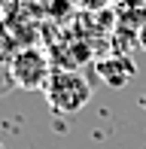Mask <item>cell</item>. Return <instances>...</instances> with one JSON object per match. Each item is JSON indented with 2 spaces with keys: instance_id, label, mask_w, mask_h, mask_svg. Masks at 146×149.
<instances>
[{
  "instance_id": "obj_8",
  "label": "cell",
  "mask_w": 146,
  "mask_h": 149,
  "mask_svg": "<svg viewBox=\"0 0 146 149\" xmlns=\"http://www.w3.org/2000/svg\"><path fill=\"white\" fill-rule=\"evenodd\" d=\"M0 149H3V143H0Z\"/></svg>"
},
{
  "instance_id": "obj_5",
  "label": "cell",
  "mask_w": 146,
  "mask_h": 149,
  "mask_svg": "<svg viewBox=\"0 0 146 149\" xmlns=\"http://www.w3.org/2000/svg\"><path fill=\"white\" fill-rule=\"evenodd\" d=\"M73 9V3H70V0H52V15H55V18H64V15H67V12Z\"/></svg>"
},
{
  "instance_id": "obj_7",
  "label": "cell",
  "mask_w": 146,
  "mask_h": 149,
  "mask_svg": "<svg viewBox=\"0 0 146 149\" xmlns=\"http://www.w3.org/2000/svg\"><path fill=\"white\" fill-rule=\"evenodd\" d=\"M137 46H140V49L146 52V24L140 28V33H137Z\"/></svg>"
},
{
  "instance_id": "obj_3",
  "label": "cell",
  "mask_w": 146,
  "mask_h": 149,
  "mask_svg": "<svg viewBox=\"0 0 146 149\" xmlns=\"http://www.w3.org/2000/svg\"><path fill=\"white\" fill-rule=\"evenodd\" d=\"M137 67L128 55H110L104 61H97V76L110 85V88H125V85L134 79Z\"/></svg>"
},
{
  "instance_id": "obj_4",
  "label": "cell",
  "mask_w": 146,
  "mask_h": 149,
  "mask_svg": "<svg viewBox=\"0 0 146 149\" xmlns=\"http://www.w3.org/2000/svg\"><path fill=\"white\" fill-rule=\"evenodd\" d=\"M113 12H116V28L140 33V28L146 24V0H119Z\"/></svg>"
},
{
  "instance_id": "obj_2",
  "label": "cell",
  "mask_w": 146,
  "mask_h": 149,
  "mask_svg": "<svg viewBox=\"0 0 146 149\" xmlns=\"http://www.w3.org/2000/svg\"><path fill=\"white\" fill-rule=\"evenodd\" d=\"M52 61L46 52H40L34 49V46H28V49H22V52H15V55L9 58V73H12V82L18 85V88H24V91H43V85L49 82V76H52Z\"/></svg>"
},
{
  "instance_id": "obj_1",
  "label": "cell",
  "mask_w": 146,
  "mask_h": 149,
  "mask_svg": "<svg viewBox=\"0 0 146 149\" xmlns=\"http://www.w3.org/2000/svg\"><path fill=\"white\" fill-rule=\"evenodd\" d=\"M46 97H49L55 113H79L85 104L91 100V82L82 76L79 70H52L49 82L43 85Z\"/></svg>"
},
{
  "instance_id": "obj_6",
  "label": "cell",
  "mask_w": 146,
  "mask_h": 149,
  "mask_svg": "<svg viewBox=\"0 0 146 149\" xmlns=\"http://www.w3.org/2000/svg\"><path fill=\"white\" fill-rule=\"evenodd\" d=\"M70 3L79 6V9H85V12H95V9H104L107 0H70Z\"/></svg>"
}]
</instances>
